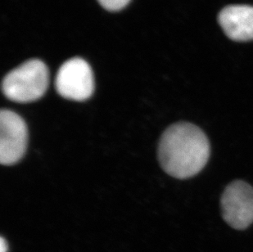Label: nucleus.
<instances>
[{
	"label": "nucleus",
	"mask_w": 253,
	"mask_h": 252,
	"mask_svg": "<svg viewBox=\"0 0 253 252\" xmlns=\"http://www.w3.org/2000/svg\"><path fill=\"white\" fill-rule=\"evenodd\" d=\"M57 93L69 100H87L94 90V79L89 65L84 59L75 57L60 67L56 76Z\"/></svg>",
	"instance_id": "nucleus-3"
},
{
	"label": "nucleus",
	"mask_w": 253,
	"mask_h": 252,
	"mask_svg": "<svg viewBox=\"0 0 253 252\" xmlns=\"http://www.w3.org/2000/svg\"><path fill=\"white\" fill-rule=\"evenodd\" d=\"M218 21L229 39L234 41L253 40V7L230 5L221 10Z\"/></svg>",
	"instance_id": "nucleus-6"
},
{
	"label": "nucleus",
	"mask_w": 253,
	"mask_h": 252,
	"mask_svg": "<svg viewBox=\"0 0 253 252\" xmlns=\"http://www.w3.org/2000/svg\"><path fill=\"white\" fill-rule=\"evenodd\" d=\"M210 152L208 137L199 127L179 122L168 127L161 137L158 158L169 175L185 179L203 170Z\"/></svg>",
	"instance_id": "nucleus-1"
},
{
	"label": "nucleus",
	"mask_w": 253,
	"mask_h": 252,
	"mask_svg": "<svg viewBox=\"0 0 253 252\" xmlns=\"http://www.w3.org/2000/svg\"><path fill=\"white\" fill-rule=\"evenodd\" d=\"M223 219L229 226L244 230L253 223V188L242 180L232 182L221 197Z\"/></svg>",
	"instance_id": "nucleus-4"
},
{
	"label": "nucleus",
	"mask_w": 253,
	"mask_h": 252,
	"mask_svg": "<svg viewBox=\"0 0 253 252\" xmlns=\"http://www.w3.org/2000/svg\"><path fill=\"white\" fill-rule=\"evenodd\" d=\"M28 130L24 120L9 110L0 112V162L11 166L19 162L27 151Z\"/></svg>",
	"instance_id": "nucleus-5"
},
{
	"label": "nucleus",
	"mask_w": 253,
	"mask_h": 252,
	"mask_svg": "<svg viewBox=\"0 0 253 252\" xmlns=\"http://www.w3.org/2000/svg\"><path fill=\"white\" fill-rule=\"evenodd\" d=\"M105 9L112 12L120 11L126 6L130 0H98Z\"/></svg>",
	"instance_id": "nucleus-7"
},
{
	"label": "nucleus",
	"mask_w": 253,
	"mask_h": 252,
	"mask_svg": "<svg viewBox=\"0 0 253 252\" xmlns=\"http://www.w3.org/2000/svg\"><path fill=\"white\" fill-rule=\"evenodd\" d=\"M49 83L48 67L42 61L29 60L5 76L2 84L6 98L28 103L43 97Z\"/></svg>",
	"instance_id": "nucleus-2"
}]
</instances>
